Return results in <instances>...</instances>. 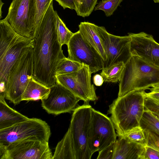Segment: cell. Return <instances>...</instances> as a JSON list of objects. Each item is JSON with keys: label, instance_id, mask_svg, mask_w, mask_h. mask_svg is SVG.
Segmentation results:
<instances>
[{"label": "cell", "instance_id": "74e56055", "mask_svg": "<svg viewBox=\"0 0 159 159\" xmlns=\"http://www.w3.org/2000/svg\"><path fill=\"white\" fill-rule=\"evenodd\" d=\"M153 114L159 119V115L155 114L154 113Z\"/></svg>", "mask_w": 159, "mask_h": 159}, {"label": "cell", "instance_id": "f35d334b", "mask_svg": "<svg viewBox=\"0 0 159 159\" xmlns=\"http://www.w3.org/2000/svg\"></svg>", "mask_w": 159, "mask_h": 159}, {"label": "cell", "instance_id": "603a6c76", "mask_svg": "<svg viewBox=\"0 0 159 159\" xmlns=\"http://www.w3.org/2000/svg\"><path fill=\"white\" fill-rule=\"evenodd\" d=\"M98 0H74L75 10L78 16L85 17L90 16L94 10Z\"/></svg>", "mask_w": 159, "mask_h": 159}, {"label": "cell", "instance_id": "8992f818", "mask_svg": "<svg viewBox=\"0 0 159 159\" xmlns=\"http://www.w3.org/2000/svg\"><path fill=\"white\" fill-rule=\"evenodd\" d=\"M92 108L89 103L84 102L73 111L69 129L76 159H90L93 155L88 146Z\"/></svg>", "mask_w": 159, "mask_h": 159}, {"label": "cell", "instance_id": "7402d4cb", "mask_svg": "<svg viewBox=\"0 0 159 159\" xmlns=\"http://www.w3.org/2000/svg\"><path fill=\"white\" fill-rule=\"evenodd\" d=\"M125 65L124 62H121L107 69H103L100 75L102 77L104 81L112 83L119 82Z\"/></svg>", "mask_w": 159, "mask_h": 159}, {"label": "cell", "instance_id": "836d02e7", "mask_svg": "<svg viewBox=\"0 0 159 159\" xmlns=\"http://www.w3.org/2000/svg\"><path fill=\"white\" fill-rule=\"evenodd\" d=\"M64 9L69 8L75 10V6L74 0H55Z\"/></svg>", "mask_w": 159, "mask_h": 159}, {"label": "cell", "instance_id": "277c9868", "mask_svg": "<svg viewBox=\"0 0 159 159\" xmlns=\"http://www.w3.org/2000/svg\"><path fill=\"white\" fill-rule=\"evenodd\" d=\"M159 83V68L136 56L125 65L119 81L118 98L137 91L149 89Z\"/></svg>", "mask_w": 159, "mask_h": 159}, {"label": "cell", "instance_id": "d6a6232c", "mask_svg": "<svg viewBox=\"0 0 159 159\" xmlns=\"http://www.w3.org/2000/svg\"><path fill=\"white\" fill-rule=\"evenodd\" d=\"M149 89L150 91L146 92L145 96L159 101V83L154 85Z\"/></svg>", "mask_w": 159, "mask_h": 159}, {"label": "cell", "instance_id": "9c48e42d", "mask_svg": "<svg viewBox=\"0 0 159 159\" xmlns=\"http://www.w3.org/2000/svg\"><path fill=\"white\" fill-rule=\"evenodd\" d=\"M48 143L36 138L18 140L0 145V159H52Z\"/></svg>", "mask_w": 159, "mask_h": 159}, {"label": "cell", "instance_id": "4fadbf2b", "mask_svg": "<svg viewBox=\"0 0 159 159\" xmlns=\"http://www.w3.org/2000/svg\"><path fill=\"white\" fill-rule=\"evenodd\" d=\"M67 45L69 59L88 66L92 74L103 69V59L85 41L79 30L74 33Z\"/></svg>", "mask_w": 159, "mask_h": 159}, {"label": "cell", "instance_id": "1f68e13d", "mask_svg": "<svg viewBox=\"0 0 159 159\" xmlns=\"http://www.w3.org/2000/svg\"><path fill=\"white\" fill-rule=\"evenodd\" d=\"M143 159H159V150L146 144Z\"/></svg>", "mask_w": 159, "mask_h": 159}, {"label": "cell", "instance_id": "2e32d148", "mask_svg": "<svg viewBox=\"0 0 159 159\" xmlns=\"http://www.w3.org/2000/svg\"><path fill=\"white\" fill-rule=\"evenodd\" d=\"M145 146L119 137L115 142L113 159H143Z\"/></svg>", "mask_w": 159, "mask_h": 159}, {"label": "cell", "instance_id": "30bf717a", "mask_svg": "<svg viewBox=\"0 0 159 159\" xmlns=\"http://www.w3.org/2000/svg\"><path fill=\"white\" fill-rule=\"evenodd\" d=\"M117 136L110 118L92 108L88 136L89 147L92 154L115 143Z\"/></svg>", "mask_w": 159, "mask_h": 159}, {"label": "cell", "instance_id": "d4e9b609", "mask_svg": "<svg viewBox=\"0 0 159 159\" xmlns=\"http://www.w3.org/2000/svg\"><path fill=\"white\" fill-rule=\"evenodd\" d=\"M57 31L58 40L61 45H67L74 33L67 28L57 13Z\"/></svg>", "mask_w": 159, "mask_h": 159}, {"label": "cell", "instance_id": "ba28073f", "mask_svg": "<svg viewBox=\"0 0 159 159\" xmlns=\"http://www.w3.org/2000/svg\"><path fill=\"white\" fill-rule=\"evenodd\" d=\"M36 14L34 0H12L4 19L18 34L33 39Z\"/></svg>", "mask_w": 159, "mask_h": 159}, {"label": "cell", "instance_id": "d590c367", "mask_svg": "<svg viewBox=\"0 0 159 159\" xmlns=\"http://www.w3.org/2000/svg\"><path fill=\"white\" fill-rule=\"evenodd\" d=\"M4 3L2 2V0H0V19H1L2 17V8Z\"/></svg>", "mask_w": 159, "mask_h": 159}, {"label": "cell", "instance_id": "d6986e66", "mask_svg": "<svg viewBox=\"0 0 159 159\" xmlns=\"http://www.w3.org/2000/svg\"><path fill=\"white\" fill-rule=\"evenodd\" d=\"M50 91L48 87L33 77L29 82L22 96V101H34L45 98Z\"/></svg>", "mask_w": 159, "mask_h": 159}, {"label": "cell", "instance_id": "4dcf8cb0", "mask_svg": "<svg viewBox=\"0 0 159 159\" xmlns=\"http://www.w3.org/2000/svg\"><path fill=\"white\" fill-rule=\"evenodd\" d=\"M115 143L98 152L97 159H113Z\"/></svg>", "mask_w": 159, "mask_h": 159}, {"label": "cell", "instance_id": "484cf974", "mask_svg": "<svg viewBox=\"0 0 159 159\" xmlns=\"http://www.w3.org/2000/svg\"><path fill=\"white\" fill-rule=\"evenodd\" d=\"M53 0H34L36 14L35 26L33 36L37 32L40 22Z\"/></svg>", "mask_w": 159, "mask_h": 159}, {"label": "cell", "instance_id": "f546056e", "mask_svg": "<svg viewBox=\"0 0 159 159\" xmlns=\"http://www.w3.org/2000/svg\"><path fill=\"white\" fill-rule=\"evenodd\" d=\"M144 132L146 139V144L159 150V136L152 132L144 131Z\"/></svg>", "mask_w": 159, "mask_h": 159}, {"label": "cell", "instance_id": "e0dca14e", "mask_svg": "<svg viewBox=\"0 0 159 159\" xmlns=\"http://www.w3.org/2000/svg\"><path fill=\"white\" fill-rule=\"evenodd\" d=\"M97 26L88 22H81L79 25V30L85 41L101 56L104 62L106 60V56L102 40L97 31Z\"/></svg>", "mask_w": 159, "mask_h": 159}, {"label": "cell", "instance_id": "8fae6325", "mask_svg": "<svg viewBox=\"0 0 159 159\" xmlns=\"http://www.w3.org/2000/svg\"><path fill=\"white\" fill-rule=\"evenodd\" d=\"M97 29L106 56L103 69H107L121 62L125 64L132 56L130 37L129 35L120 36L112 34L102 26L97 25Z\"/></svg>", "mask_w": 159, "mask_h": 159}, {"label": "cell", "instance_id": "ac0fdd59", "mask_svg": "<svg viewBox=\"0 0 159 159\" xmlns=\"http://www.w3.org/2000/svg\"><path fill=\"white\" fill-rule=\"evenodd\" d=\"M5 98L4 94L0 93V129L11 127L29 118L10 107Z\"/></svg>", "mask_w": 159, "mask_h": 159}, {"label": "cell", "instance_id": "ffe728a7", "mask_svg": "<svg viewBox=\"0 0 159 159\" xmlns=\"http://www.w3.org/2000/svg\"><path fill=\"white\" fill-rule=\"evenodd\" d=\"M76 159L73 143L68 128L63 138L58 143L52 159Z\"/></svg>", "mask_w": 159, "mask_h": 159}, {"label": "cell", "instance_id": "8d00e7d4", "mask_svg": "<svg viewBox=\"0 0 159 159\" xmlns=\"http://www.w3.org/2000/svg\"><path fill=\"white\" fill-rule=\"evenodd\" d=\"M155 3H159V0H153Z\"/></svg>", "mask_w": 159, "mask_h": 159}, {"label": "cell", "instance_id": "52a82bcc", "mask_svg": "<svg viewBox=\"0 0 159 159\" xmlns=\"http://www.w3.org/2000/svg\"><path fill=\"white\" fill-rule=\"evenodd\" d=\"M51 134L49 126L37 118L28 119L0 129V145L6 146L16 141L30 138L48 143Z\"/></svg>", "mask_w": 159, "mask_h": 159}, {"label": "cell", "instance_id": "5bb4252c", "mask_svg": "<svg viewBox=\"0 0 159 159\" xmlns=\"http://www.w3.org/2000/svg\"><path fill=\"white\" fill-rule=\"evenodd\" d=\"M50 88L48 95L41 100L42 107L48 114L70 112L78 106L80 99L68 89L57 83Z\"/></svg>", "mask_w": 159, "mask_h": 159}, {"label": "cell", "instance_id": "7a4b0ae2", "mask_svg": "<svg viewBox=\"0 0 159 159\" xmlns=\"http://www.w3.org/2000/svg\"><path fill=\"white\" fill-rule=\"evenodd\" d=\"M145 90L133 91L114 100L109 105L111 115L117 136H124L139 126L144 109Z\"/></svg>", "mask_w": 159, "mask_h": 159}, {"label": "cell", "instance_id": "44dd1931", "mask_svg": "<svg viewBox=\"0 0 159 159\" xmlns=\"http://www.w3.org/2000/svg\"><path fill=\"white\" fill-rule=\"evenodd\" d=\"M139 126L144 131L152 132L159 136V119L149 111L145 109Z\"/></svg>", "mask_w": 159, "mask_h": 159}, {"label": "cell", "instance_id": "4316f807", "mask_svg": "<svg viewBox=\"0 0 159 159\" xmlns=\"http://www.w3.org/2000/svg\"><path fill=\"white\" fill-rule=\"evenodd\" d=\"M123 0H106L100 1L95 7V11L100 10L104 12L107 17L113 14Z\"/></svg>", "mask_w": 159, "mask_h": 159}, {"label": "cell", "instance_id": "83f0119b", "mask_svg": "<svg viewBox=\"0 0 159 159\" xmlns=\"http://www.w3.org/2000/svg\"><path fill=\"white\" fill-rule=\"evenodd\" d=\"M123 136L131 142L146 145L144 132L140 126L133 129Z\"/></svg>", "mask_w": 159, "mask_h": 159}, {"label": "cell", "instance_id": "5b68a950", "mask_svg": "<svg viewBox=\"0 0 159 159\" xmlns=\"http://www.w3.org/2000/svg\"><path fill=\"white\" fill-rule=\"evenodd\" d=\"M33 48L26 51L10 69L5 85V98L14 105L22 101V96L29 82L33 77Z\"/></svg>", "mask_w": 159, "mask_h": 159}, {"label": "cell", "instance_id": "9a60e30c", "mask_svg": "<svg viewBox=\"0 0 159 159\" xmlns=\"http://www.w3.org/2000/svg\"><path fill=\"white\" fill-rule=\"evenodd\" d=\"M128 35L131 38L132 55L137 56L159 68V43L155 40L152 35L143 32L129 33Z\"/></svg>", "mask_w": 159, "mask_h": 159}, {"label": "cell", "instance_id": "6da1fadb", "mask_svg": "<svg viewBox=\"0 0 159 159\" xmlns=\"http://www.w3.org/2000/svg\"><path fill=\"white\" fill-rule=\"evenodd\" d=\"M56 11L53 2L42 19L34 35L33 77L48 87L56 83V70L59 62L66 57L59 42L57 31Z\"/></svg>", "mask_w": 159, "mask_h": 159}, {"label": "cell", "instance_id": "cb8c5ba5", "mask_svg": "<svg viewBox=\"0 0 159 159\" xmlns=\"http://www.w3.org/2000/svg\"><path fill=\"white\" fill-rule=\"evenodd\" d=\"M83 65L82 64L66 57L59 63L56 70V76L76 71L81 68Z\"/></svg>", "mask_w": 159, "mask_h": 159}, {"label": "cell", "instance_id": "3957f363", "mask_svg": "<svg viewBox=\"0 0 159 159\" xmlns=\"http://www.w3.org/2000/svg\"><path fill=\"white\" fill-rule=\"evenodd\" d=\"M0 27V91L4 92L10 69L22 53L34 48V39L18 34L5 19Z\"/></svg>", "mask_w": 159, "mask_h": 159}, {"label": "cell", "instance_id": "e575fe53", "mask_svg": "<svg viewBox=\"0 0 159 159\" xmlns=\"http://www.w3.org/2000/svg\"><path fill=\"white\" fill-rule=\"evenodd\" d=\"M93 82L95 85L98 86H101L104 82L102 76L99 74L95 75L93 78Z\"/></svg>", "mask_w": 159, "mask_h": 159}, {"label": "cell", "instance_id": "f1b7e54d", "mask_svg": "<svg viewBox=\"0 0 159 159\" xmlns=\"http://www.w3.org/2000/svg\"><path fill=\"white\" fill-rule=\"evenodd\" d=\"M144 109L154 114L159 115V101L146 97L144 100Z\"/></svg>", "mask_w": 159, "mask_h": 159}, {"label": "cell", "instance_id": "7c38bea8", "mask_svg": "<svg viewBox=\"0 0 159 159\" xmlns=\"http://www.w3.org/2000/svg\"><path fill=\"white\" fill-rule=\"evenodd\" d=\"M91 73L89 67L84 65L78 70L56 76V83L69 89L84 102L95 101L98 99L95 88L91 81Z\"/></svg>", "mask_w": 159, "mask_h": 159}]
</instances>
